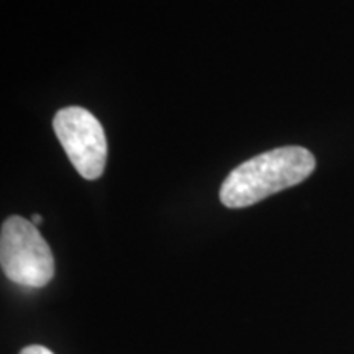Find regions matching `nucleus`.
Here are the masks:
<instances>
[{
    "instance_id": "f257e3e1",
    "label": "nucleus",
    "mask_w": 354,
    "mask_h": 354,
    "mask_svg": "<svg viewBox=\"0 0 354 354\" xmlns=\"http://www.w3.org/2000/svg\"><path fill=\"white\" fill-rule=\"evenodd\" d=\"M315 169V158L302 146H282L248 159L230 172L220 187L228 209H245L281 190L294 187Z\"/></svg>"
},
{
    "instance_id": "f03ea898",
    "label": "nucleus",
    "mask_w": 354,
    "mask_h": 354,
    "mask_svg": "<svg viewBox=\"0 0 354 354\" xmlns=\"http://www.w3.org/2000/svg\"><path fill=\"white\" fill-rule=\"evenodd\" d=\"M0 264L6 276L24 287H44L55 276V258L33 221L13 215L2 225Z\"/></svg>"
},
{
    "instance_id": "7ed1b4c3",
    "label": "nucleus",
    "mask_w": 354,
    "mask_h": 354,
    "mask_svg": "<svg viewBox=\"0 0 354 354\" xmlns=\"http://www.w3.org/2000/svg\"><path fill=\"white\" fill-rule=\"evenodd\" d=\"M55 133L69 161L84 179H99L107 162V138L100 122L82 107H66L56 113Z\"/></svg>"
},
{
    "instance_id": "20e7f679",
    "label": "nucleus",
    "mask_w": 354,
    "mask_h": 354,
    "mask_svg": "<svg viewBox=\"0 0 354 354\" xmlns=\"http://www.w3.org/2000/svg\"><path fill=\"white\" fill-rule=\"evenodd\" d=\"M20 354H53L50 349L39 346V344H32V346H26L20 351Z\"/></svg>"
},
{
    "instance_id": "39448f33",
    "label": "nucleus",
    "mask_w": 354,
    "mask_h": 354,
    "mask_svg": "<svg viewBox=\"0 0 354 354\" xmlns=\"http://www.w3.org/2000/svg\"><path fill=\"white\" fill-rule=\"evenodd\" d=\"M41 223V215H33V225H39Z\"/></svg>"
}]
</instances>
